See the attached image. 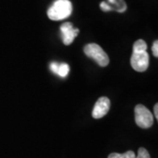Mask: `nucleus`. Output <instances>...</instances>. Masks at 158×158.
Here are the masks:
<instances>
[{
	"label": "nucleus",
	"mask_w": 158,
	"mask_h": 158,
	"mask_svg": "<svg viewBox=\"0 0 158 158\" xmlns=\"http://www.w3.org/2000/svg\"><path fill=\"white\" fill-rule=\"evenodd\" d=\"M72 13V4L69 0H56L48 10V17L51 20L60 21L69 18Z\"/></svg>",
	"instance_id": "1"
},
{
	"label": "nucleus",
	"mask_w": 158,
	"mask_h": 158,
	"mask_svg": "<svg viewBox=\"0 0 158 158\" xmlns=\"http://www.w3.org/2000/svg\"><path fill=\"white\" fill-rule=\"evenodd\" d=\"M85 54L90 58L95 60L101 67H106L109 64V57L107 54L103 50L101 47L96 43H90L85 46L84 48Z\"/></svg>",
	"instance_id": "2"
},
{
	"label": "nucleus",
	"mask_w": 158,
	"mask_h": 158,
	"mask_svg": "<svg viewBox=\"0 0 158 158\" xmlns=\"http://www.w3.org/2000/svg\"><path fill=\"white\" fill-rule=\"evenodd\" d=\"M135 123L141 128H149L154 123V117L151 112L143 105H137L135 108Z\"/></svg>",
	"instance_id": "3"
},
{
	"label": "nucleus",
	"mask_w": 158,
	"mask_h": 158,
	"mask_svg": "<svg viewBox=\"0 0 158 158\" xmlns=\"http://www.w3.org/2000/svg\"><path fill=\"white\" fill-rule=\"evenodd\" d=\"M131 66L135 71L143 72L148 68L149 56L147 51L144 52H133L131 56Z\"/></svg>",
	"instance_id": "4"
},
{
	"label": "nucleus",
	"mask_w": 158,
	"mask_h": 158,
	"mask_svg": "<svg viewBox=\"0 0 158 158\" xmlns=\"http://www.w3.org/2000/svg\"><path fill=\"white\" fill-rule=\"evenodd\" d=\"M61 32L62 35V42L66 46L70 45L74 39L78 35L79 30L74 28L73 24L70 22H65L61 26Z\"/></svg>",
	"instance_id": "5"
},
{
	"label": "nucleus",
	"mask_w": 158,
	"mask_h": 158,
	"mask_svg": "<svg viewBox=\"0 0 158 158\" xmlns=\"http://www.w3.org/2000/svg\"><path fill=\"white\" fill-rule=\"evenodd\" d=\"M111 106L110 99L106 97H101L96 102L93 110H92V117L94 118H101L106 115L109 112Z\"/></svg>",
	"instance_id": "6"
},
{
	"label": "nucleus",
	"mask_w": 158,
	"mask_h": 158,
	"mask_svg": "<svg viewBox=\"0 0 158 158\" xmlns=\"http://www.w3.org/2000/svg\"><path fill=\"white\" fill-rule=\"evenodd\" d=\"M147 50V44L143 40H138L133 46V52H144Z\"/></svg>",
	"instance_id": "7"
},
{
	"label": "nucleus",
	"mask_w": 158,
	"mask_h": 158,
	"mask_svg": "<svg viewBox=\"0 0 158 158\" xmlns=\"http://www.w3.org/2000/svg\"><path fill=\"white\" fill-rule=\"evenodd\" d=\"M69 72V66L67 63H61L58 66V69H57V75H59L61 77H65L68 76Z\"/></svg>",
	"instance_id": "8"
},
{
	"label": "nucleus",
	"mask_w": 158,
	"mask_h": 158,
	"mask_svg": "<svg viewBox=\"0 0 158 158\" xmlns=\"http://www.w3.org/2000/svg\"><path fill=\"white\" fill-rule=\"evenodd\" d=\"M135 158H150V156L148 150L144 148H140L138 149V155Z\"/></svg>",
	"instance_id": "9"
},
{
	"label": "nucleus",
	"mask_w": 158,
	"mask_h": 158,
	"mask_svg": "<svg viewBox=\"0 0 158 158\" xmlns=\"http://www.w3.org/2000/svg\"><path fill=\"white\" fill-rule=\"evenodd\" d=\"M152 52H153L154 56L158 57V41L157 40H156V41L153 43Z\"/></svg>",
	"instance_id": "10"
},
{
	"label": "nucleus",
	"mask_w": 158,
	"mask_h": 158,
	"mask_svg": "<svg viewBox=\"0 0 158 158\" xmlns=\"http://www.w3.org/2000/svg\"><path fill=\"white\" fill-rule=\"evenodd\" d=\"M58 66H59V64L57 63V62H53L50 64V69L52 72H54L55 74L57 73V69H58Z\"/></svg>",
	"instance_id": "11"
},
{
	"label": "nucleus",
	"mask_w": 158,
	"mask_h": 158,
	"mask_svg": "<svg viewBox=\"0 0 158 158\" xmlns=\"http://www.w3.org/2000/svg\"><path fill=\"white\" fill-rule=\"evenodd\" d=\"M100 8H101L102 10H103L104 11H108L112 10V7H111V6H109L108 5H106V2H102L101 4H100Z\"/></svg>",
	"instance_id": "12"
},
{
	"label": "nucleus",
	"mask_w": 158,
	"mask_h": 158,
	"mask_svg": "<svg viewBox=\"0 0 158 158\" xmlns=\"http://www.w3.org/2000/svg\"><path fill=\"white\" fill-rule=\"evenodd\" d=\"M123 156H124V158H135L136 157L135 154L133 152V151H131V150H129V151H127L126 153H124V154H123Z\"/></svg>",
	"instance_id": "13"
},
{
	"label": "nucleus",
	"mask_w": 158,
	"mask_h": 158,
	"mask_svg": "<svg viewBox=\"0 0 158 158\" xmlns=\"http://www.w3.org/2000/svg\"><path fill=\"white\" fill-rule=\"evenodd\" d=\"M108 158H124L123 154H118V153H112L108 156Z\"/></svg>",
	"instance_id": "14"
},
{
	"label": "nucleus",
	"mask_w": 158,
	"mask_h": 158,
	"mask_svg": "<svg viewBox=\"0 0 158 158\" xmlns=\"http://www.w3.org/2000/svg\"><path fill=\"white\" fill-rule=\"evenodd\" d=\"M154 114H155V117L157 119L158 118V104H156L155 106H154Z\"/></svg>",
	"instance_id": "15"
},
{
	"label": "nucleus",
	"mask_w": 158,
	"mask_h": 158,
	"mask_svg": "<svg viewBox=\"0 0 158 158\" xmlns=\"http://www.w3.org/2000/svg\"><path fill=\"white\" fill-rule=\"evenodd\" d=\"M109 2H111V3H114L115 2V0H108Z\"/></svg>",
	"instance_id": "16"
}]
</instances>
